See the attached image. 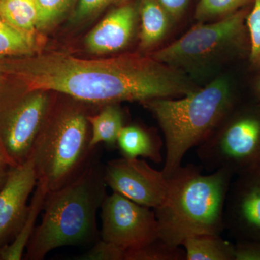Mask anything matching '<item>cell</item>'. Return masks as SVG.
Masks as SVG:
<instances>
[{"label": "cell", "instance_id": "cell-14", "mask_svg": "<svg viewBox=\"0 0 260 260\" xmlns=\"http://www.w3.org/2000/svg\"><path fill=\"white\" fill-rule=\"evenodd\" d=\"M123 158H148L155 164L162 161L161 138L143 126L131 124L121 130L117 147Z\"/></svg>", "mask_w": 260, "mask_h": 260}, {"label": "cell", "instance_id": "cell-18", "mask_svg": "<svg viewBox=\"0 0 260 260\" xmlns=\"http://www.w3.org/2000/svg\"><path fill=\"white\" fill-rule=\"evenodd\" d=\"M49 191L47 186L42 181H38L34 196L29 204V210L23 227L14 240L8 245L0 248V260H20L23 257L29 240L36 228L39 214L43 210L46 197Z\"/></svg>", "mask_w": 260, "mask_h": 260}, {"label": "cell", "instance_id": "cell-28", "mask_svg": "<svg viewBox=\"0 0 260 260\" xmlns=\"http://www.w3.org/2000/svg\"><path fill=\"white\" fill-rule=\"evenodd\" d=\"M112 1L114 0H80L77 10V16L78 18H83L93 14L95 11L102 9Z\"/></svg>", "mask_w": 260, "mask_h": 260}, {"label": "cell", "instance_id": "cell-5", "mask_svg": "<svg viewBox=\"0 0 260 260\" xmlns=\"http://www.w3.org/2000/svg\"><path fill=\"white\" fill-rule=\"evenodd\" d=\"M88 114L68 106L49 114L32 146L31 159L38 181L56 190L71 182L93 158Z\"/></svg>", "mask_w": 260, "mask_h": 260}, {"label": "cell", "instance_id": "cell-23", "mask_svg": "<svg viewBox=\"0 0 260 260\" xmlns=\"http://www.w3.org/2000/svg\"><path fill=\"white\" fill-rule=\"evenodd\" d=\"M246 26L250 38L249 60L260 69V0H254L246 18Z\"/></svg>", "mask_w": 260, "mask_h": 260}, {"label": "cell", "instance_id": "cell-13", "mask_svg": "<svg viewBox=\"0 0 260 260\" xmlns=\"http://www.w3.org/2000/svg\"><path fill=\"white\" fill-rule=\"evenodd\" d=\"M136 12L131 5L113 10L86 39L87 48L96 54L114 52L125 47L134 31Z\"/></svg>", "mask_w": 260, "mask_h": 260}, {"label": "cell", "instance_id": "cell-11", "mask_svg": "<svg viewBox=\"0 0 260 260\" xmlns=\"http://www.w3.org/2000/svg\"><path fill=\"white\" fill-rule=\"evenodd\" d=\"M224 230L237 242H260V169L232 181L223 212Z\"/></svg>", "mask_w": 260, "mask_h": 260}, {"label": "cell", "instance_id": "cell-12", "mask_svg": "<svg viewBox=\"0 0 260 260\" xmlns=\"http://www.w3.org/2000/svg\"><path fill=\"white\" fill-rule=\"evenodd\" d=\"M38 179L31 159L10 167L6 182L0 189V248L14 240L23 227L29 210V196Z\"/></svg>", "mask_w": 260, "mask_h": 260}, {"label": "cell", "instance_id": "cell-1", "mask_svg": "<svg viewBox=\"0 0 260 260\" xmlns=\"http://www.w3.org/2000/svg\"><path fill=\"white\" fill-rule=\"evenodd\" d=\"M0 73L23 83L26 93L56 92L102 105L179 98L200 88L187 75L151 56L135 54L96 60L61 53L0 59Z\"/></svg>", "mask_w": 260, "mask_h": 260}, {"label": "cell", "instance_id": "cell-9", "mask_svg": "<svg viewBox=\"0 0 260 260\" xmlns=\"http://www.w3.org/2000/svg\"><path fill=\"white\" fill-rule=\"evenodd\" d=\"M47 92L26 93L16 102L0 107V138L16 165L28 160L50 110Z\"/></svg>", "mask_w": 260, "mask_h": 260}, {"label": "cell", "instance_id": "cell-16", "mask_svg": "<svg viewBox=\"0 0 260 260\" xmlns=\"http://www.w3.org/2000/svg\"><path fill=\"white\" fill-rule=\"evenodd\" d=\"M88 119L92 148H96L101 143H104L109 148L117 147L118 137L125 126L124 114L118 104H106L100 112L89 115Z\"/></svg>", "mask_w": 260, "mask_h": 260}, {"label": "cell", "instance_id": "cell-4", "mask_svg": "<svg viewBox=\"0 0 260 260\" xmlns=\"http://www.w3.org/2000/svg\"><path fill=\"white\" fill-rule=\"evenodd\" d=\"M158 121L164 134L166 177L181 166L186 153L198 146L235 105L232 85L218 77L203 88L178 98H160L143 102Z\"/></svg>", "mask_w": 260, "mask_h": 260}, {"label": "cell", "instance_id": "cell-7", "mask_svg": "<svg viewBox=\"0 0 260 260\" xmlns=\"http://www.w3.org/2000/svg\"><path fill=\"white\" fill-rule=\"evenodd\" d=\"M203 167L210 172L227 169L234 175L260 169V114L233 109L197 146Z\"/></svg>", "mask_w": 260, "mask_h": 260}, {"label": "cell", "instance_id": "cell-20", "mask_svg": "<svg viewBox=\"0 0 260 260\" xmlns=\"http://www.w3.org/2000/svg\"><path fill=\"white\" fill-rule=\"evenodd\" d=\"M35 51L34 35L20 31L0 15V59L28 56Z\"/></svg>", "mask_w": 260, "mask_h": 260}, {"label": "cell", "instance_id": "cell-19", "mask_svg": "<svg viewBox=\"0 0 260 260\" xmlns=\"http://www.w3.org/2000/svg\"><path fill=\"white\" fill-rule=\"evenodd\" d=\"M0 15L20 31L34 35L37 25L34 0H0Z\"/></svg>", "mask_w": 260, "mask_h": 260}, {"label": "cell", "instance_id": "cell-29", "mask_svg": "<svg viewBox=\"0 0 260 260\" xmlns=\"http://www.w3.org/2000/svg\"><path fill=\"white\" fill-rule=\"evenodd\" d=\"M10 167H11L6 162L0 160V189L3 188L5 182H6Z\"/></svg>", "mask_w": 260, "mask_h": 260}, {"label": "cell", "instance_id": "cell-24", "mask_svg": "<svg viewBox=\"0 0 260 260\" xmlns=\"http://www.w3.org/2000/svg\"><path fill=\"white\" fill-rule=\"evenodd\" d=\"M73 0H34L37 10V28L50 25L69 6Z\"/></svg>", "mask_w": 260, "mask_h": 260}, {"label": "cell", "instance_id": "cell-30", "mask_svg": "<svg viewBox=\"0 0 260 260\" xmlns=\"http://www.w3.org/2000/svg\"><path fill=\"white\" fill-rule=\"evenodd\" d=\"M0 160H3V161L6 162L10 167H15V166H17L15 162L10 158L8 153H7L4 145L3 144V142H2L1 138H0Z\"/></svg>", "mask_w": 260, "mask_h": 260}, {"label": "cell", "instance_id": "cell-17", "mask_svg": "<svg viewBox=\"0 0 260 260\" xmlns=\"http://www.w3.org/2000/svg\"><path fill=\"white\" fill-rule=\"evenodd\" d=\"M220 235L200 234L186 237L181 244L185 260H235V245Z\"/></svg>", "mask_w": 260, "mask_h": 260}, {"label": "cell", "instance_id": "cell-22", "mask_svg": "<svg viewBox=\"0 0 260 260\" xmlns=\"http://www.w3.org/2000/svg\"><path fill=\"white\" fill-rule=\"evenodd\" d=\"M254 0H200L194 12L199 23L215 21L253 4Z\"/></svg>", "mask_w": 260, "mask_h": 260}, {"label": "cell", "instance_id": "cell-32", "mask_svg": "<svg viewBox=\"0 0 260 260\" xmlns=\"http://www.w3.org/2000/svg\"><path fill=\"white\" fill-rule=\"evenodd\" d=\"M1 75H2V73H0V77H1Z\"/></svg>", "mask_w": 260, "mask_h": 260}, {"label": "cell", "instance_id": "cell-21", "mask_svg": "<svg viewBox=\"0 0 260 260\" xmlns=\"http://www.w3.org/2000/svg\"><path fill=\"white\" fill-rule=\"evenodd\" d=\"M124 260H185V251L158 238L140 247L126 249Z\"/></svg>", "mask_w": 260, "mask_h": 260}, {"label": "cell", "instance_id": "cell-2", "mask_svg": "<svg viewBox=\"0 0 260 260\" xmlns=\"http://www.w3.org/2000/svg\"><path fill=\"white\" fill-rule=\"evenodd\" d=\"M104 166L93 158L71 182L48 191L42 222L26 247L25 259L42 260L54 249L95 240L96 215L107 198Z\"/></svg>", "mask_w": 260, "mask_h": 260}, {"label": "cell", "instance_id": "cell-25", "mask_svg": "<svg viewBox=\"0 0 260 260\" xmlns=\"http://www.w3.org/2000/svg\"><path fill=\"white\" fill-rule=\"evenodd\" d=\"M125 250L122 248L99 239L95 245L76 259L80 260H124Z\"/></svg>", "mask_w": 260, "mask_h": 260}, {"label": "cell", "instance_id": "cell-27", "mask_svg": "<svg viewBox=\"0 0 260 260\" xmlns=\"http://www.w3.org/2000/svg\"><path fill=\"white\" fill-rule=\"evenodd\" d=\"M173 20H179L185 13L189 0H158Z\"/></svg>", "mask_w": 260, "mask_h": 260}, {"label": "cell", "instance_id": "cell-31", "mask_svg": "<svg viewBox=\"0 0 260 260\" xmlns=\"http://www.w3.org/2000/svg\"><path fill=\"white\" fill-rule=\"evenodd\" d=\"M255 90L256 95H257V97L259 98L260 101V76L259 79L257 80V83L256 84Z\"/></svg>", "mask_w": 260, "mask_h": 260}, {"label": "cell", "instance_id": "cell-8", "mask_svg": "<svg viewBox=\"0 0 260 260\" xmlns=\"http://www.w3.org/2000/svg\"><path fill=\"white\" fill-rule=\"evenodd\" d=\"M150 209L115 191L107 194L101 208V239L126 250L158 239V220Z\"/></svg>", "mask_w": 260, "mask_h": 260}, {"label": "cell", "instance_id": "cell-6", "mask_svg": "<svg viewBox=\"0 0 260 260\" xmlns=\"http://www.w3.org/2000/svg\"><path fill=\"white\" fill-rule=\"evenodd\" d=\"M249 9L247 7L215 21L200 23L150 56L196 83L211 74L240 45Z\"/></svg>", "mask_w": 260, "mask_h": 260}, {"label": "cell", "instance_id": "cell-3", "mask_svg": "<svg viewBox=\"0 0 260 260\" xmlns=\"http://www.w3.org/2000/svg\"><path fill=\"white\" fill-rule=\"evenodd\" d=\"M234 176L223 169L203 174L193 164L178 168L167 177L165 200L154 209L160 239L181 246L189 236L221 234L224 206Z\"/></svg>", "mask_w": 260, "mask_h": 260}, {"label": "cell", "instance_id": "cell-15", "mask_svg": "<svg viewBox=\"0 0 260 260\" xmlns=\"http://www.w3.org/2000/svg\"><path fill=\"white\" fill-rule=\"evenodd\" d=\"M140 18V44L143 50H148L162 42L174 21L158 0H143Z\"/></svg>", "mask_w": 260, "mask_h": 260}, {"label": "cell", "instance_id": "cell-10", "mask_svg": "<svg viewBox=\"0 0 260 260\" xmlns=\"http://www.w3.org/2000/svg\"><path fill=\"white\" fill-rule=\"evenodd\" d=\"M104 179L113 191L153 210L167 195V177L139 158L110 160L104 166Z\"/></svg>", "mask_w": 260, "mask_h": 260}, {"label": "cell", "instance_id": "cell-26", "mask_svg": "<svg viewBox=\"0 0 260 260\" xmlns=\"http://www.w3.org/2000/svg\"><path fill=\"white\" fill-rule=\"evenodd\" d=\"M235 260H260V242H237Z\"/></svg>", "mask_w": 260, "mask_h": 260}]
</instances>
